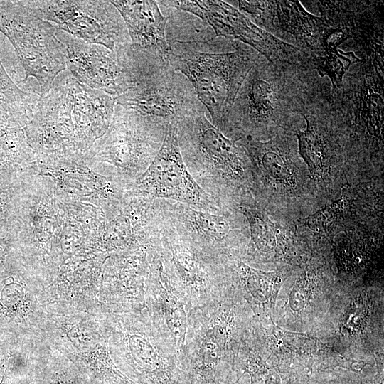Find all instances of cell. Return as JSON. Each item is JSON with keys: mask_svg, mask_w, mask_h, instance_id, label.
Segmentation results:
<instances>
[{"mask_svg": "<svg viewBox=\"0 0 384 384\" xmlns=\"http://www.w3.org/2000/svg\"><path fill=\"white\" fill-rule=\"evenodd\" d=\"M147 257L149 314L178 356L186 363L184 351L191 306L159 244L147 250Z\"/></svg>", "mask_w": 384, "mask_h": 384, "instance_id": "obj_13", "label": "cell"}, {"mask_svg": "<svg viewBox=\"0 0 384 384\" xmlns=\"http://www.w3.org/2000/svg\"><path fill=\"white\" fill-rule=\"evenodd\" d=\"M321 78L297 65H278L265 57L248 73L230 109L224 135L267 141L305 128L301 113Z\"/></svg>", "mask_w": 384, "mask_h": 384, "instance_id": "obj_2", "label": "cell"}, {"mask_svg": "<svg viewBox=\"0 0 384 384\" xmlns=\"http://www.w3.org/2000/svg\"><path fill=\"white\" fill-rule=\"evenodd\" d=\"M169 7L192 14L206 22L215 33L252 48L278 65L306 68L309 55L256 26L246 15L223 1H160Z\"/></svg>", "mask_w": 384, "mask_h": 384, "instance_id": "obj_12", "label": "cell"}, {"mask_svg": "<svg viewBox=\"0 0 384 384\" xmlns=\"http://www.w3.org/2000/svg\"><path fill=\"white\" fill-rule=\"evenodd\" d=\"M27 9L57 29L114 50L130 43L127 26L110 1H23Z\"/></svg>", "mask_w": 384, "mask_h": 384, "instance_id": "obj_10", "label": "cell"}, {"mask_svg": "<svg viewBox=\"0 0 384 384\" xmlns=\"http://www.w3.org/2000/svg\"><path fill=\"white\" fill-rule=\"evenodd\" d=\"M272 335L270 339L278 354L292 360L296 358L300 363L301 360L307 363L325 349L321 341L309 335L287 331L277 326H274Z\"/></svg>", "mask_w": 384, "mask_h": 384, "instance_id": "obj_26", "label": "cell"}, {"mask_svg": "<svg viewBox=\"0 0 384 384\" xmlns=\"http://www.w3.org/2000/svg\"><path fill=\"white\" fill-rule=\"evenodd\" d=\"M56 30L31 12L23 1H0V32L16 50L25 72L23 80L28 77L37 80L40 96L53 87L56 76L66 68Z\"/></svg>", "mask_w": 384, "mask_h": 384, "instance_id": "obj_8", "label": "cell"}, {"mask_svg": "<svg viewBox=\"0 0 384 384\" xmlns=\"http://www.w3.org/2000/svg\"><path fill=\"white\" fill-rule=\"evenodd\" d=\"M223 267L227 282L240 289L255 313L274 310L286 272H266L234 257H223Z\"/></svg>", "mask_w": 384, "mask_h": 384, "instance_id": "obj_24", "label": "cell"}, {"mask_svg": "<svg viewBox=\"0 0 384 384\" xmlns=\"http://www.w3.org/2000/svg\"><path fill=\"white\" fill-rule=\"evenodd\" d=\"M252 167L255 202L273 216L295 222L328 205L299 155L295 134L282 132L261 142H237Z\"/></svg>", "mask_w": 384, "mask_h": 384, "instance_id": "obj_4", "label": "cell"}, {"mask_svg": "<svg viewBox=\"0 0 384 384\" xmlns=\"http://www.w3.org/2000/svg\"><path fill=\"white\" fill-rule=\"evenodd\" d=\"M383 221L363 223L336 234L334 247L338 272L358 275L370 269L383 245Z\"/></svg>", "mask_w": 384, "mask_h": 384, "instance_id": "obj_22", "label": "cell"}, {"mask_svg": "<svg viewBox=\"0 0 384 384\" xmlns=\"http://www.w3.org/2000/svg\"><path fill=\"white\" fill-rule=\"evenodd\" d=\"M18 127L9 115L0 107V128Z\"/></svg>", "mask_w": 384, "mask_h": 384, "instance_id": "obj_30", "label": "cell"}, {"mask_svg": "<svg viewBox=\"0 0 384 384\" xmlns=\"http://www.w3.org/2000/svg\"><path fill=\"white\" fill-rule=\"evenodd\" d=\"M23 129L37 154L79 153L70 94L65 83L53 86L40 96L31 119Z\"/></svg>", "mask_w": 384, "mask_h": 384, "instance_id": "obj_16", "label": "cell"}, {"mask_svg": "<svg viewBox=\"0 0 384 384\" xmlns=\"http://www.w3.org/2000/svg\"><path fill=\"white\" fill-rule=\"evenodd\" d=\"M127 189L130 197L171 200L212 213L226 210L198 186L188 171L178 145L177 124H168L157 155Z\"/></svg>", "mask_w": 384, "mask_h": 384, "instance_id": "obj_11", "label": "cell"}, {"mask_svg": "<svg viewBox=\"0 0 384 384\" xmlns=\"http://www.w3.org/2000/svg\"><path fill=\"white\" fill-rule=\"evenodd\" d=\"M159 247L186 297L191 312L206 306L223 291V257L203 255L164 225Z\"/></svg>", "mask_w": 384, "mask_h": 384, "instance_id": "obj_14", "label": "cell"}, {"mask_svg": "<svg viewBox=\"0 0 384 384\" xmlns=\"http://www.w3.org/2000/svg\"><path fill=\"white\" fill-rule=\"evenodd\" d=\"M236 210L246 219L249 242L242 257L246 264L256 260L284 257L299 240L295 222L272 215L255 201L240 205Z\"/></svg>", "mask_w": 384, "mask_h": 384, "instance_id": "obj_20", "label": "cell"}, {"mask_svg": "<svg viewBox=\"0 0 384 384\" xmlns=\"http://www.w3.org/2000/svg\"><path fill=\"white\" fill-rule=\"evenodd\" d=\"M169 43L170 64L189 80L211 123L224 134L244 80L264 56L238 41H232L233 50L225 53L201 51L196 41Z\"/></svg>", "mask_w": 384, "mask_h": 384, "instance_id": "obj_6", "label": "cell"}, {"mask_svg": "<svg viewBox=\"0 0 384 384\" xmlns=\"http://www.w3.org/2000/svg\"><path fill=\"white\" fill-rule=\"evenodd\" d=\"M353 52H344L336 48L327 52L324 56H311L308 60V68L314 70L321 78L327 75L334 89L343 87V79L351 65L361 62Z\"/></svg>", "mask_w": 384, "mask_h": 384, "instance_id": "obj_27", "label": "cell"}, {"mask_svg": "<svg viewBox=\"0 0 384 384\" xmlns=\"http://www.w3.org/2000/svg\"><path fill=\"white\" fill-rule=\"evenodd\" d=\"M39 98L38 95L18 87L7 74L0 59V107L18 127L23 128L28 123Z\"/></svg>", "mask_w": 384, "mask_h": 384, "instance_id": "obj_25", "label": "cell"}, {"mask_svg": "<svg viewBox=\"0 0 384 384\" xmlns=\"http://www.w3.org/2000/svg\"><path fill=\"white\" fill-rule=\"evenodd\" d=\"M121 14L131 43L169 60V43L166 37L168 18L156 1H110Z\"/></svg>", "mask_w": 384, "mask_h": 384, "instance_id": "obj_23", "label": "cell"}, {"mask_svg": "<svg viewBox=\"0 0 384 384\" xmlns=\"http://www.w3.org/2000/svg\"><path fill=\"white\" fill-rule=\"evenodd\" d=\"M167 126L116 104L107 130L85 153L87 161L95 172L128 186L157 155Z\"/></svg>", "mask_w": 384, "mask_h": 384, "instance_id": "obj_7", "label": "cell"}, {"mask_svg": "<svg viewBox=\"0 0 384 384\" xmlns=\"http://www.w3.org/2000/svg\"><path fill=\"white\" fill-rule=\"evenodd\" d=\"M205 107L177 124L186 168L198 186L224 209L253 201L250 159L244 148L209 120Z\"/></svg>", "mask_w": 384, "mask_h": 384, "instance_id": "obj_3", "label": "cell"}, {"mask_svg": "<svg viewBox=\"0 0 384 384\" xmlns=\"http://www.w3.org/2000/svg\"><path fill=\"white\" fill-rule=\"evenodd\" d=\"M162 224L205 255L241 259L249 242L245 218L237 210L212 213L159 199Z\"/></svg>", "mask_w": 384, "mask_h": 384, "instance_id": "obj_9", "label": "cell"}, {"mask_svg": "<svg viewBox=\"0 0 384 384\" xmlns=\"http://www.w3.org/2000/svg\"><path fill=\"white\" fill-rule=\"evenodd\" d=\"M383 179L345 186L336 199L296 223L314 237L330 242L347 228L383 220Z\"/></svg>", "mask_w": 384, "mask_h": 384, "instance_id": "obj_15", "label": "cell"}, {"mask_svg": "<svg viewBox=\"0 0 384 384\" xmlns=\"http://www.w3.org/2000/svg\"><path fill=\"white\" fill-rule=\"evenodd\" d=\"M326 384H363V383H358V382H344V383H341V382H333L331 383H326Z\"/></svg>", "mask_w": 384, "mask_h": 384, "instance_id": "obj_31", "label": "cell"}, {"mask_svg": "<svg viewBox=\"0 0 384 384\" xmlns=\"http://www.w3.org/2000/svg\"><path fill=\"white\" fill-rule=\"evenodd\" d=\"M264 31L309 56L324 55V17L307 11L299 1H273Z\"/></svg>", "mask_w": 384, "mask_h": 384, "instance_id": "obj_19", "label": "cell"}, {"mask_svg": "<svg viewBox=\"0 0 384 384\" xmlns=\"http://www.w3.org/2000/svg\"><path fill=\"white\" fill-rule=\"evenodd\" d=\"M0 249H1V247H0Z\"/></svg>", "mask_w": 384, "mask_h": 384, "instance_id": "obj_32", "label": "cell"}, {"mask_svg": "<svg viewBox=\"0 0 384 384\" xmlns=\"http://www.w3.org/2000/svg\"><path fill=\"white\" fill-rule=\"evenodd\" d=\"M114 50L127 85L126 91L114 97L116 104L168 124L205 107L189 80L169 60L131 43Z\"/></svg>", "mask_w": 384, "mask_h": 384, "instance_id": "obj_5", "label": "cell"}, {"mask_svg": "<svg viewBox=\"0 0 384 384\" xmlns=\"http://www.w3.org/2000/svg\"><path fill=\"white\" fill-rule=\"evenodd\" d=\"M324 78L301 113L299 153L328 204L346 185L383 178V157L349 118L340 90Z\"/></svg>", "mask_w": 384, "mask_h": 384, "instance_id": "obj_1", "label": "cell"}, {"mask_svg": "<svg viewBox=\"0 0 384 384\" xmlns=\"http://www.w3.org/2000/svg\"><path fill=\"white\" fill-rule=\"evenodd\" d=\"M65 84L72 105L78 151L85 154L107 130L116 101L110 95L90 88L73 77L68 78Z\"/></svg>", "mask_w": 384, "mask_h": 384, "instance_id": "obj_21", "label": "cell"}, {"mask_svg": "<svg viewBox=\"0 0 384 384\" xmlns=\"http://www.w3.org/2000/svg\"><path fill=\"white\" fill-rule=\"evenodd\" d=\"M16 180L0 178V238H7L15 209Z\"/></svg>", "mask_w": 384, "mask_h": 384, "instance_id": "obj_29", "label": "cell"}, {"mask_svg": "<svg viewBox=\"0 0 384 384\" xmlns=\"http://www.w3.org/2000/svg\"><path fill=\"white\" fill-rule=\"evenodd\" d=\"M162 223L159 199L132 196L105 225L102 245L107 250H148L159 244Z\"/></svg>", "mask_w": 384, "mask_h": 384, "instance_id": "obj_18", "label": "cell"}, {"mask_svg": "<svg viewBox=\"0 0 384 384\" xmlns=\"http://www.w3.org/2000/svg\"><path fill=\"white\" fill-rule=\"evenodd\" d=\"M55 35L63 46L66 68L73 78L114 97L126 91L124 72L114 50L58 29Z\"/></svg>", "mask_w": 384, "mask_h": 384, "instance_id": "obj_17", "label": "cell"}, {"mask_svg": "<svg viewBox=\"0 0 384 384\" xmlns=\"http://www.w3.org/2000/svg\"><path fill=\"white\" fill-rule=\"evenodd\" d=\"M235 361L242 370L240 377L248 373L250 384H284L278 367L269 365L257 353L242 343L238 346Z\"/></svg>", "mask_w": 384, "mask_h": 384, "instance_id": "obj_28", "label": "cell"}]
</instances>
